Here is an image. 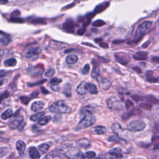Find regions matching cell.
<instances>
[{"instance_id":"22","label":"cell","mask_w":159,"mask_h":159,"mask_svg":"<svg viewBox=\"0 0 159 159\" xmlns=\"http://www.w3.org/2000/svg\"><path fill=\"white\" fill-rule=\"evenodd\" d=\"M86 83H81L77 88V92L80 95H84L86 93Z\"/></svg>"},{"instance_id":"33","label":"cell","mask_w":159,"mask_h":159,"mask_svg":"<svg viewBox=\"0 0 159 159\" xmlns=\"http://www.w3.org/2000/svg\"><path fill=\"white\" fill-rule=\"evenodd\" d=\"M38 69L37 67H33V68H29V74L33 75V76H38L39 75H41L42 73V71L41 70H37Z\"/></svg>"},{"instance_id":"39","label":"cell","mask_w":159,"mask_h":159,"mask_svg":"<svg viewBox=\"0 0 159 159\" xmlns=\"http://www.w3.org/2000/svg\"><path fill=\"white\" fill-rule=\"evenodd\" d=\"M85 156L86 157H87L89 159H91L94 158L95 156H96V154H95V152L90 151V152H87L85 153Z\"/></svg>"},{"instance_id":"24","label":"cell","mask_w":159,"mask_h":159,"mask_svg":"<svg viewBox=\"0 0 159 159\" xmlns=\"http://www.w3.org/2000/svg\"><path fill=\"white\" fill-rule=\"evenodd\" d=\"M78 61V57L75 55H70L66 58V62L68 64H74Z\"/></svg>"},{"instance_id":"18","label":"cell","mask_w":159,"mask_h":159,"mask_svg":"<svg viewBox=\"0 0 159 159\" xmlns=\"http://www.w3.org/2000/svg\"><path fill=\"white\" fill-rule=\"evenodd\" d=\"M86 91L91 94H95L98 93V89L97 86L91 83H86Z\"/></svg>"},{"instance_id":"1","label":"cell","mask_w":159,"mask_h":159,"mask_svg":"<svg viewBox=\"0 0 159 159\" xmlns=\"http://www.w3.org/2000/svg\"><path fill=\"white\" fill-rule=\"evenodd\" d=\"M82 114L83 115V118H82L77 125V128H76L77 130H81L89 128L96 121V118H95L90 110L87 109L83 110Z\"/></svg>"},{"instance_id":"58","label":"cell","mask_w":159,"mask_h":159,"mask_svg":"<svg viewBox=\"0 0 159 159\" xmlns=\"http://www.w3.org/2000/svg\"><path fill=\"white\" fill-rule=\"evenodd\" d=\"M136 159H143V158H136Z\"/></svg>"},{"instance_id":"16","label":"cell","mask_w":159,"mask_h":159,"mask_svg":"<svg viewBox=\"0 0 159 159\" xmlns=\"http://www.w3.org/2000/svg\"><path fill=\"white\" fill-rule=\"evenodd\" d=\"M126 54H124L123 53H116L114 54V56H115L116 60L121 63H122L123 65H126L127 63H128V58L127 57H125Z\"/></svg>"},{"instance_id":"11","label":"cell","mask_w":159,"mask_h":159,"mask_svg":"<svg viewBox=\"0 0 159 159\" xmlns=\"http://www.w3.org/2000/svg\"><path fill=\"white\" fill-rule=\"evenodd\" d=\"M26 145L23 141H18L16 143V149L18 152L19 154L21 156L23 157L25 154V150H26Z\"/></svg>"},{"instance_id":"5","label":"cell","mask_w":159,"mask_h":159,"mask_svg":"<svg viewBox=\"0 0 159 159\" xmlns=\"http://www.w3.org/2000/svg\"><path fill=\"white\" fill-rule=\"evenodd\" d=\"M146 127L144 121L142 120H134L128 125V129L132 132H139L143 131Z\"/></svg>"},{"instance_id":"51","label":"cell","mask_w":159,"mask_h":159,"mask_svg":"<svg viewBox=\"0 0 159 159\" xmlns=\"http://www.w3.org/2000/svg\"><path fill=\"white\" fill-rule=\"evenodd\" d=\"M149 101H150V102H152V103H159L158 101H157L156 99L154 98L153 97H150V99H149Z\"/></svg>"},{"instance_id":"36","label":"cell","mask_w":159,"mask_h":159,"mask_svg":"<svg viewBox=\"0 0 159 159\" xmlns=\"http://www.w3.org/2000/svg\"><path fill=\"white\" fill-rule=\"evenodd\" d=\"M64 94L68 97H70L71 96V87H70V86H68L65 87Z\"/></svg>"},{"instance_id":"30","label":"cell","mask_w":159,"mask_h":159,"mask_svg":"<svg viewBox=\"0 0 159 159\" xmlns=\"http://www.w3.org/2000/svg\"><path fill=\"white\" fill-rule=\"evenodd\" d=\"M100 75V70L98 67H94L91 72V77L93 78L98 79Z\"/></svg>"},{"instance_id":"42","label":"cell","mask_w":159,"mask_h":159,"mask_svg":"<svg viewBox=\"0 0 159 159\" xmlns=\"http://www.w3.org/2000/svg\"><path fill=\"white\" fill-rule=\"evenodd\" d=\"M50 88H51L52 90L54 91H59L60 90V86L59 85V84H52L50 86Z\"/></svg>"},{"instance_id":"48","label":"cell","mask_w":159,"mask_h":159,"mask_svg":"<svg viewBox=\"0 0 159 159\" xmlns=\"http://www.w3.org/2000/svg\"><path fill=\"white\" fill-rule=\"evenodd\" d=\"M99 46L101 47L102 48H105V49H107L109 47V46H108V44L107 43H105V42H101V43H99Z\"/></svg>"},{"instance_id":"46","label":"cell","mask_w":159,"mask_h":159,"mask_svg":"<svg viewBox=\"0 0 159 159\" xmlns=\"http://www.w3.org/2000/svg\"><path fill=\"white\" fill-rule=\"evenodd\" d=\"M126 106L128 110H131L132 107H134V105L130 100H127L126 103Z\"/></svg>"},{"instance_id":"13","label":"cell","mask_w":159,"mask_h":159,"mask_svg":"<svg viewBox=\"0 0 159 159\" xmlns=\"http://www.w3.org/2000/svg\"><path fill=\"white\" fill-rule=\"evenodd\" d=\"M29 154L31 159H39L41 157L39 150H37L35 147H29Z\"/></svg>"},{"instance_id":"34","label":"cell","mask_w":159,"mask_h":159,"mask_svg":"<svg viewBox=\"0 0 159 159\" xmlns=\"http://www.w3.org/2000/svg\"><path fill=\"white\" fill-rule=\"evenodd\" d=\"M55 73V70L54 68H50L49 70L46 71V72L45 73V75L47 77H50L54 76V75Z\"/></svg>"},{"instance_id":"57","label":"cell","mask_w":159,"mask_h":159,"mask_svg":"<svg viewBox=\"0 0 159 159\" xmlns=\"http://www.w3.org/2000/svg\"><path fill=\"white\" fill-rule=\"evenodd\" d=\"M158 28H159V23H158Z\"/></svg>"},{"instance_id":"23","label":"cell","mask_w":159,"mask_h":159,"mask_svg":"<svg viewBox=\"0 0 159 159\" xmlns=\"http://www.w3.org/2000/svg\"><path fill=\"white\" fill-rule=\"evenodd\" d=\"M12 116H13V111L11 109H8L2 113L1 118L2 119L6 120L11 118Z\"/></svg>"},{"instance_id":"27","label":"cell","mask_w":159,"mask_h":159,"mask_svg":"<svg viewBox=\"0 0 159 159\" xmlns=\"http://www.w3.org/2000/svg\"><path fill=\"white\" fill-rule=\"evenodd\" d=\"M17 63V61L15 59H9L4 61V64L6 67H15Z\"/></svg>"},{"instance_id":"41","label":"cell","mask_w":159,"mask_h":159,"mask_svg":"<svg viewBox=\"0 0 159 159\" xmlns=\"http://www.w3.org/2000/svg\"><path fill=\"white\" fill-rule=\"evenodd\" d=\"M140 106L141 107L144 108V109L146 110H150L152 109V106L149 104H146V103H142L140 105Z\"/></svg>"},{"instance_id":"55","label":"cell","mask_w":159,"mask_h":159,"mask_svg":"<svg viewBox=\"0 0 159 159\" xmlns=\"http://www.w3.org/2000/svg\"><path fill=\"white\" fill-rule=\"evenodd\" d=\"M133 70H134L136 71L137 73H141V69L139 68L134 67V68H133Z\"/></svg>"},{"instance_id":"25","label":"cell","mask_w":159,"mask_h":159,"mask_svg":"<svg viewBox=\"0 0 159 159\" xmlns=\"http://www.w3.org/2000/svg\"><path fill=\"white\" fill-rule=\"evenodd\" d=\"M50 146L47 144H42L38 147V150L41 152V154H45L49 150Z\"/></svg>"},{"instance_id":"45","label":"cell","mask_w":159,"mask_h":159,"mask_svg":"<svg viewBox=\"0 0 159 159\" xmlns=\"http://www.w3.org/2000/svg\"><path fill=\"white\" fill-rule=\"evenodd\" d=\"M74 159H85V157L84 155L81 152H80L75 155Z\"/></svg>"},{"instance_id":"26","label":"cell","mask_w":159,"mask_h":159,"mask_svg":"<svg viewBox=\"0 0 159 159\" xmlns=\"http://www.w3.org/2000/svg\"><path fill=\"white\" fill-rule=\"evenodd\" d=\"M111 129L113 130V131L116 134H119V133L120 131H122V128H121V125L118 123H115L113 124V125L111 126Z\"/></svg>"},{"instance_id":"20","label":"cell","mask_w":159,"mask_h":159,"mask_svg":"<svg viewBox=\"0 0 159 159\" xmlns=\"http://www.w3.org/2000/svg\"><path fill=\"white\" fill-rule=\"evenodd\" d=\"M49 45L53 49H55L56 50H60V49H62L63 48H64L65 44L62 42H57V41H51L50 42Z\"/></svg>"},{"instance_id":"9","label":"cell","mask_w":159,"mask_h":159,"mask_svg":"<svg viewBox=\"0 0 159 159\" xmlns=\"http://www.w3.org/2000/svg\"><path fill=\"white\" fill-rule=\"evenodd\" d=\"M63 29L67 33H72L74 32V23L71 19H67V20L63 24Z\"/></svg>"},{"instance_id":"17","label":"cell","mask_w":159,"mask_h":159,"mask_svg":"<svg viewBox=\"0 0 159 159\" xmlns=\"http://www.w3.org/2000/svg\"><path fill=\"white\" fill-rule=\"evenodd\" d=\"M106 128L104 126H96L94 128H93L92 132L94 134H97V135H101V134H104L106 132Z\"/></svg>"},{"instance_id":"4","label":"cell","mask_w":159,"mask_h":159,"mask_svg":"<svg viewBox=\"0 0 159 159\" xmlns=\"http://www.w3.org/2000/svg\"><path fill=\"white\" fill-rule=\"evenodd\" d=\"M20 110L16 111V114L14 115V117L12 118L8 122V126L11 129H15L20 127L22 124H24L23 122V117L21 114H20Z\"/></svg>"},{"instance_id":"52","label":"cell","mask_w":159,"mask_h":159,"mask_svg":"<svg viewBox=\"0 0 159 159\" xmlns=\"http://www.w3.org/2000/svg\"><path fill=\"white\" fill-rule=\"evenodd\" d=\"M86 31V29H80V30H78V32H77V33H78V35H83V34L84 33H85V32Z\"/></svg>"},{"instance_id":"32","label":"cell","mask_w":159,"mask_h":159,"mask_svg":"<svg viewBox=\"0 0 159 159\" xmlns=\"http://www.w3.org/2000/svg\"><path fill=\"white\" fill-rule=\"evenodd\" d=\"M44 115V112H40L39 113H37L34 115L30 117V120L33 121H39L41 119H42V117Z\"/></svg>"},{"instance_id":"6","label":"cell","mask_w":159,"mask_h":159,"mask_svg":"<svg viewBox=\"0 0 159 159\" xmlns=\"http://www.w3.org/2000/svg\"><path fill=\"white\" fill-rule=\"evenodd\" d=\"M107 107L111 111L120 110L122 107V105L116 97H111L107 100Z\"/></svg>"},{"instance_id":"44","label":"cell","mask_w":159,"mask_h":159,"mask_svg":"<svg viewBox=\"0 0 159 159\" xmlns=\"http://www.w3.org/2000/svg\"><path fill=\"white\" fill-rule=\"evenodd\" d=\"M47 81V80H41L39 81H38L37 83H32V84H28V86H30V87H33V86H34L41 85V84L44 83L45 81Z\"/></svg>"},{"instance_id":"19","label":"cell","mask_w":159,"mask_h":159,"mask_svg":"<svg viewBox=\"0 0 159 159\" xmlns=\"http://www.w3.org/2000/svg\"><path fill=\"white\" fill-rule=\"evenodd\" d=\"M0 42L3 46H6L11 42L10 36L4 34L3 32H1V36H0Z\"/></svg>"},{"instance_id":"37","label":"cell","mask_w":159,"mask_h":159,"mask_svg":"<svg viewBox=\"0 0 159 159\" xmlns=\"http://www.w3.org/2000/svg\"><path fill=\"white\" fill-rule=\"evenodd\" d=\"M90 70V67L89 64H86L82 70V73L83 75H87Z\"/></svg>"},{"instance_id":"53","label":"cell","mask_w":159,"mask_h":159,"mask_svg":"<svg viewBox=\"0 0 159 159\" xmlns=\"http://www.w3.org/2000/svg\"><path fill=\"white\" fill-rule=\"evenodd\" d=\"M152 61L154 63H159V57H154L152 58Z\"/></svg>"},{"instance_id":"3","label":"cell","mask_w":159,"mask_h":159,"mask_svg":"<svg viewBox=\"0 0 159 159\" xmlns=\"http://www.w3.org/2000/svg\"><path fill=\"white\" fill-rule=\"evenodd\" d=\"M152 25V23L151 21H145L141 24H140L136 30L134 34V39L136 41H138L139 40L141 39L150 29Z\"/></svg>"},{"instance_id":"49","label":"cell","mask_w":159,"mask_h":159,"mask_svg":"<svg viewBox=\"0 0 159 159\" xmlns=\"http://www.w3.org/2000/svg\"><path fill=\"white\" fill-rule=\"evenodd\" d=\"M11 21L13 22H17V23H22L23 22V20L19 19L18 17H12V20H11Z\"/></svg>"},{"instance_id":"10","label":"cell","mask_w":159,"mask_h":159,"mask_svg":"<svg viewBox=\"0 0 159 159\" xmlns=\"http://www.w3.org/2000/svg\"><path fill=\"white\" fill-rule=\"evenodd\" d=\"M77 145L80 148L88 149L90 147L91 142L86 138H81L77 142Z\"/></svg>"},{"instance_id":"15","label":"cell","mask_w":159,"mask_h":159,"mask_svg":"<svg viewBox=\"0 0 159 159\" xmlns=\"http://www.w3.org/2000/svg\"><path fill=\"white\" fill-rule=\"evenodd\" d=\"M44 106H45V105H44V103L43 102H42V101H35V102H34L33 103V105H32L31 110L34 112L40 111L44 107Z\"/></svg>"},{"instance_id":"21","label":"cell","mask_w":159,"mask_h":159,"mask_svg":"<svg viewBox=\"0 0 159 159\" xmlns=\"http://www.w3.org/2000/svg\"><path fill=\"white\" fill-rule=\"evenodd\" d=\"M147 54L145 52H139L133 55L134 59L137 60H144L147 59Z\"/></svg>"},{"instance_id":"40","label":"cell","mask_w":159,"mask_h":159,"mask_svg":"<svg viewBox=\"0 0 159 159\" xmlns=\"http://www.w3.org/2000/svg\"><path fill=\"white\" fill-rule=\"evenodd\" d=\"M120 138L116 136H111L108 139V141L113 142H120Z\"/></svg>"},{"instance_id":"43","label":"cell","mask_w":159,"mask_h":159,"mask_svg":"<svg viewBox=\"0 0 159 159\" xmlns=\"http://www.w3.org/2000/svg\"><path fill=\"white\" fill-rule=\"evenodd\" d=\"M22 103L24 105H28V103L29 102V101L30 100V98H28V97H21L20 98Z\"/></svg>"},{"instance_id":"12","label":"cell","mask_w":159,"mask_h":159,"mask_svg":"<svg viewBox=\"0 0 159 159\" xmlns=\"http://www.w3.org/2000/svg\"><path fill=\"white\" fill-rule=\"evenodd\" d=\"M109 155H110L113 158H123L122 151L119 148H114L110 150Z\"/></svg>"},{"instance_id":"14","label":"cell","mask_w":159,"mask_h":159,"mask_svg":"<svg viewBox=\"0 0 159 159\" xmlns=\"http://www.w3.org/2000/svg\"><path fill=\"white\" fill-rule=\"evenodd\" d=\"M42 50L40 47H33L32 49H30L29 50H28L27 52L25 54L26 57H32L33 56L38 55L41 54Z\"/></svg>"},{"instance_id":"7","label":"cell","mask_w":159,"mask_h":159,"mask_svg":"<svg viewBox=\"0 0 159 159\" xmlns=\"http://www.w3.org/2000/svg\"><path fill=\"white\" fill-rule=\"evenodd\" d=\"M64 155V152L62 150L55 149L50 152L44 159H63L62 158Z\"/></svg>"},{"instance_id":"38","label":"cell","mask_w":159,"mask_h":159,"mask_svg":"<svg viewBox=\"0 0 159 159\" xmlns=\"http://www.w3.org/2000/svg\"><path fill=\"white\" fill-rule=\"evenodd\" d=\"M8 152H9V150L8 149V148L1 147V150H0V156H1V157H4L5 155H6L8 153Z\"/></svg>"},{"instance_id":"2","label":"cell","mask_w":159,"mask_h":159,"mask_svg":"<svg viewBox=\"0 0 159 159\" xmlns=\"http://www.w3.org/2000/svg\"><path fill=\"white\" fill-rule=\"evenodd\" d=\"M49 110L52 113L57 114H68L70 113L71 108L68 106L64 101H58L54 103L49 107Z\"/></svg>"},{"instance_id":"28","label":"cell","mask_w":159,"mask_h":159,"mask_svg":"<svg viewBox=\"0 0 159 159\" xmlns=\"http://www.w3.org/2000/svg\"><path fill=\"white\" fill-rule=\"evenodd\" d=\"M152 145L154 149H159V137L154 136L152 139Z\"/></svg>"},{"instance_id":"59","label":"cell","mask_w":159,"mask_h":159,"mask_svg":"<svg viewBox=\"0 0 159 159\" xmlns=\"http://www.w3.org/2000/svg\"><path fill=\"white\" fill-rule=\"evenodd\" d=\"M97 159H101V158H97Z\"/></svg>"},{"instance_id":"47","label":"cell","mask_w":159,"mask_h":159,"mask_svg":"<svg viewBox=\"0 0 159 159\" xmlns=\"http://www.w3.org/2000/svg\"><path fill=\"white\" fill-rule=\"evenodd\" d=\"M61 81H62L61 79L57 78H52L51 80H50V83H52V84H54V83L59 84V83H60Z\"/></svg>"},{"instance_id":"35","label":"cell","mask_w":159,"mask_h":159,"mask_svg":"<svg viewBox=\"0 0 159 159\" xmlns=\"http://www.w3.org/2000/svg\"><path fill=\"white\" fill-rule=\"evenodd\" d=\"M105 24V23L102 20H97L95 21L93 24V26L94 27H101Z\"/></svg>"},{"instance_id":"54","label":"cell","mask_w":159,"mask_h":159,"mask_svg":"<svg viewBox=\"0 0 159 159\" xmlns=\"http://www.w3.org/2000/svg\"><path fill=\"white\" fill-rule=\"evenodd\" d=\"M41 91H42V92L44 93V94H47V93H49V91L46 90V89H45V88H41Z\"/></svg>"},{"instance_id":"29","label":"cell","mask_w":159,"mask_h":159,"mask_svg":"<svg viewBox=\"0 0 159 159\" xmlns=\"http://www.w3.org/2000/svg\"><path fill=\"white\" fill-rule=\"evenodd\" d=\"M51 119H52V118L50 116H46L44 118L41 119L39 121V122H38V123H39V124H40L41 126L46 125L50 121V120H51Z\"/></svg>"},{"instance_id":"56","label":"cell","mask_w":159,"mask_h":159,"mask_svg":"<svg viewBox=\"0 0 159 159\" xmlns=\"http://www.w3.org/2000/svg\"><path fill=\"white\" fill-rule=\"evenodd\" d=\"M8 2V0H1V4H5Z\"/></svg>"},{"instance_id":"8","label":"cell","mask_w":159,"mask_h":159,"mask_svg":"<svg viewBox=\"0 0 159 159\" xmlns=\"http://www.w3.org/2000/svg\"><path fill=\"white\" fill-rule=\"evenodd\" d=\"M97 80L98 81V85L101 90H107L108 89L110 88L111 83L107 78L99 77Z\"/></svg>"},{"instance_id":"50","label":"cell","mask_w":159,"mask_h":159,"mask_svg":"<svg viewBox=\"0 0 159 159\" xmlns=\"http://www.w3.org/2000/svg\"><path fill=\"white\" fill-rule=\"evenodd\" d=\"M20 14L21 13H20V11H14L13 12H12V17H17V16L20 15Z\"/></svg>"},{"instance_id":"31","label":"cell","mask_w":159,"mask_h":159,"mask_svg":"<svg viewBox=\"0 0 159 159\" xmlns=\"http://www.w3.org/2000/svg\"><path fill=\"white\" fill-rule=\"evenodd\" d=\"M108 5H109V3H104L103 4H101L98 5L96 8V9H95V12H97V13H99V12H102Z\"/></svg>"}]
</instances>
